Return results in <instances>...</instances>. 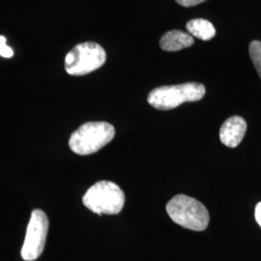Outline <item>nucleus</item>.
Listing matches in <instances>:
<instances>
[{
	"label": "nucleus",
	"instance_id": "f257e3e1",
	"mask_svg": "<svg viewBox=\"0 0 261 261\" xmlns=\"http://www.w3.org/2000/svg\"><path fill=\"white\" fill-rule=\"evenodd\" d=\"M167 212L174 223L195 231L205 230L210 221L205 206L185 195L171 198L167 204Z\"/></svg>",
	"mask_w": 261,
	"mask_h": 261
},
{
	"label": "nucleus",
	"instance_id": "f03ea898",
	"mask_svg": "<svg viewBox=\"0 0 261 261\" xmlns=\"http://www.w3.org/2000/svg\"><path fill=\"white\" fill-rule=\"evenodd\" d=\"M114 135V127L108 122H87L72 134L69 145L77 155H90L110 143Z\"/></svg>",
	"mask_w": 261,
	"mask_h": 261
},
{
	"label": "nucleus",
	"instance_id": "7ed1b4c3",
	"mask_svg": "<svg viewBox=\"0 0 261 261\" xmlns=\"http://www.w3.org/2000/svg\"><path fill=\"white\" fill-rule=\"evenodd\" d=\"M204 95V85L196 83H187L158 87L150 92L147 100L153 108L161 111H168L187 102L199 101Z\"/></svg>",
	"mask_w": 261,
	"mask_h": 261
},
{
	"label": "nucleus",
	"instance_id": "20e7f679",
	"mask_svg": "<svg viewBox=\"0 0 261 261\" xmlns=\"http://www.w3.org/2000/svg\"><path fill=\"white\" fill-rule=\"evenodd\" d=\"M83 202L96 214H118L125 204V194L115 183L100 181L89 188Z\"/></svg>",
	"mask_w": 261,
	"mask_h": 261
},
{
	"label": "nucleus",
	"instance_id": "39448f33",
	"mask_svg": "<svg viewBox=\"0 0 261 261\" xmlns=\"http://www.w3.org/2000/svg\"><path fill=\"white\" fill-rule=\"evenodd\" d=\"M107 55L103 47L94 42L76 45L65 58L66 72L69 75H87L103 65Z\"/></svg>",
	"mask_w": 261,
	"mask_h": 261
},
{
	"label": "nucleus",
	"instance_id": "423d86ee",
	"mask_svg": "<svg viewBox=\"0 0 261 261\" xmlns=\"http://www.w3.org/2000/svg\"><path fill=\"white\" fill-rule=\"evenodd\" d=\"M48 230V219L40 209L32 211L28 223L27 235L21 248V257L25 261H34L44 251Z\"/></svg>",
	"mask_w": 261,
	"mask_h": 261
},
{
	"label": "nucleus",
	"instance_id": "0eeeda50",
	"mask_svg": "<svg viewBox=\"0 0 261 261\" xmlns=\"http://www.w3.org/2000/svg\"><path fill=\"white\" fill-rule=\"evenodd\" d=\"M247 123L241 116H231L224 122L220 130V140L227 147H237L246 134Z\"/></svg>",
	"mask_w": 261,
	"mask_h": 261
},
{
	"label": "nucleus",
	"instance_id": "6e6552de",
	"mask_svg": "<svg viewBox=\"0 0 261 261\" xmlns=\"http://www.w3.org/2000/svg\"><path fill=\"white\" fill-rule=\"evenodd\" d=\"M195 40L189 33L181 30H170L161 38L160 46L166 51H177L191 47Z\"/></svg>",
	"mask_w": 261,
	"mask_h": 261
},
{
	"label": "nucleus",
	"instance_id": "1a4fd4ad",
	"mask_svg": "<svg viewBox=\"0 0 261 261\" xmlns=\"http://www.w3.org/2000/svg\"><path fill=\"white\" fill-rule=\"evenodd\" d=\"M186 28L190 35L203 41L211 40L216 35L214 25L207 19H191L187 22Z\"/></svg>",
	"mask_w": 261,
	"mask_h": 261
},
{
	"label": "nucleus",
	"instance_id": "9d476101",
	"mask_svg": "<svg viewBox=\"0 0 261 261\" xmlns=\"http://www.w3.org/2000/svg\"><path fill=\"white\" fill-rule=\"evenodd\" d=\"M250 56L252 58V63L255 67V70L261 79V42L252 41L249 47Z\"/></svg>",
	"mask_w": 261,
	"mask_h": 261
},
{
	"label": "nucleus",
	"instance_id": "9b49d317",
	"mask_svg": "<svg viewBox=\"0 0 261 261\" xmlns=\"http://www.w3.org/2000/svg\"><path fill=\"white\" fill-rule=\"evenodd\" d=\"M0 56L6 58L14 56L13 49L6 45V38L4 36H0Z\"/></svg>",
	"mask_w": 261,
	"mask_h": 261
},
{
	"label": "nucleus",
	"instance_id": "f8f14e48",
	"mask_svg": "<svg viewBox=\"0 0 261 261\" xmlns=\"http://www.w3.org/2000/svg\"><path fill=\"white\" fill-rule=\"evenodd\" d=\"M204 1L206 0H176V2L179 5L184 6V7H192V6H195L199 3H202Z\"/></svg>",
	"mask_w": 261,
	"mask_h": 261
},
{
	"label": "nucleus",
	"instance_id": "ddd939ff",
	"mask_svg": "<svg viewBox=\"0 0 261 261\" xmlns=\"http://www.w3.org/2000/svg\"><path fill=\"white\" fill-rule=\"evenodd\" d=\"M254 216L257 224H259L261 227V202H258L255 206V211H254Z\"/></svg>",
	"mask_w": 261,
	"mask_h": 261
}]
</instances>
